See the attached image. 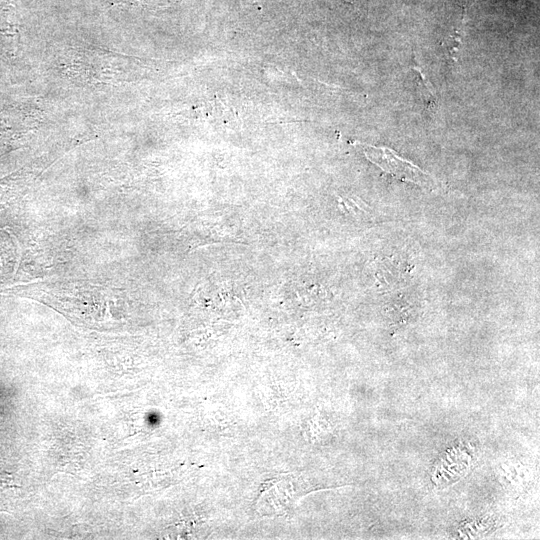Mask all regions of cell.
I'll use <instances>...</instances> for the list:
<instances>
[{"label":"cell","instance_id":"cell-1","mask_svg":"<svg viewBox=\"0 0 540 540\" xmlns=\"http://www.w3.org/2000/svg\"><path fill=\"white\" fill-rule=\"evenodd\" d=\"M364 146V154L368 160L379 166L384 172L390 173L401 180L416 183L422 187L431 188L434 185L433 178L423 172L418 166L398 156L393 150L386 147H375L367 144Z\"/></svg>","mask_w":540,"mask_h":540},{"label":"cell","instance_id":"cell-2","mask_svg":"<svg viewBox=\"0 0 540 540\" xmlns=\"http://www.w3.org/2000/svg\"><path fill=\"white\" fill-rule=\"evenodd\" d=\"M346 1H348V2H352L353 0H346Z\"/></svg>","mask_w":540,"mask_h":540}]
</instances>
